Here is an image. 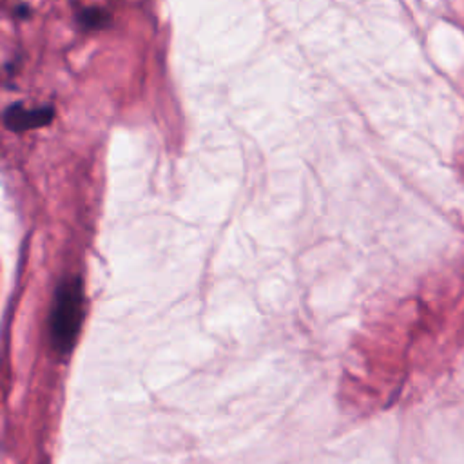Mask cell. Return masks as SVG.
<instances>
[{
	"mask_svg": "<svg viewBox=\"0 0 464 464\" xmlns=\"http://www.w3.org/2000/svg\"><path fill=\"white\" fill-rule=\"evenodd\" d=\"M54 116L53 107H38V109H25L24 105L16 103L5 109L4 123L11 130H25L34 127H44L51 123Z\"/></svg>",
	"mask_w": 464,
	"mask_h": 464,
	"instance_id": "7a4b0ae2",
	"label": "cell"
},
{
	"mask_svg": "<svg viewBox=\"0 0 464 464\" xmlns=\"http://www.w3.org/2000/svg\"><path fill=\"white\" fill-rule=\"evenodd\" d=\"M83 317V292L80 279L63 281L51 310V341L60 353H69L80 332Z\"/></svg>",
	"mask_w": 464,
	"mask_h": 464,
	"instance_id": "6da1fadb",
	"label": "cell"
},
{
	"mask_svg": "<svg viewBox=\"0 0 464 464\" xmlns=\"http://www.w3.org/2000/svg\"><path fill=\"white\" fill-rule=\"evenodd\" d=\"M80 22L85 25V27H94V29H100L103 27L107 22H109V16L105 11L98 9V7H91L87 11H83L80 14Z\"/></svg>",
	"mask_w": 464,
	"mask_h": 464,
	"instance_id": "3957f363",
	"label": "cell"
}]
</instances>
